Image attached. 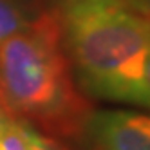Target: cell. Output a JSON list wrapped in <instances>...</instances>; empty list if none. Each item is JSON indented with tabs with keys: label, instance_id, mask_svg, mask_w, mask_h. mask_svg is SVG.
<instances>
[{
	"label": "cell",
	"instance_id": "1",
	"mask_svg": "<svg viewBox=\"0 0 150 150\" xmlns=\"http://www.w3.org/2000/svg\"><path fill=\"white\" fill-rule=\"evenodd\" d=\"M62 38L74 80L100 100L150 110V22L128 0H62Z\"/></svg>",
	"mask_w": 150,
	"mask_h": 150
},
{
	"label": "cell",
	"instance_id": "2",
	"mask_svg": "<svg viewBox=\"0 0 150 150\" xmlns=\"http://www.w3.org/2000/svg\"><path fill=\"white\" fill-rule=\"evenodd\" d=\"M0 105L56 137L83 132L92 112L74 83L58 11H45L0 42Z\"/></svg>",
	"mask_w": 150,
	"mask_h": 150
},
{
	"label": "cell",
	"instance_id": "3",
	"mask_svg": "<svg viewBox=\"0 0 150 150\" xmlns=\"http://www.w3.org/2000/svg\"><path fill=\"white\" fill-rule=\"evenodd\" d=\"M83 132L89 134L94 150H150V112H91Z\"/></svg>",
	"mask_w": 150,
	"mask_h": 150
},
{
	"label": "cell",
	"instance_id": "4",
	"mask_svg": "<svg viewBox=\"0 0 150 150\" xmlns=\"http://www.w3.org/2000/svg\"><path fill=\"white\" fill-rule=\"evenodd\" d=\"M27 22L13 0H0V42L22 31Z\"/></svg>",
	"mask_w": 150,
	"mask_h": 150
},
{
	"label": "cell",
	"instance_id": "5",
	"mask_svg": "<svg viewBox=\"0 0 150 150\" xmlns=\"http://www.w3.org/2000/svg\"><path fill=\"white\" fill-rule=\"evenodd\" d=\"M0 150H27L22 121L15 120V117L7 121L2 136H0Z\"/></svg>",
	"mask_w": 150,
	"mask_h": 150
},
{
	"label": "cell",
	"instance_id": "6",
	"mask_svg": "<svg viewBox=\"0 0 150 150\" xmlns=\"http://www.w3.org/2000/svg\"><path fill=\"white\" fill-rule=\"evenodd\" d=\"M22 125H24V136H25L27 150H65L54 137L42 134L35 127H31L24 121H22Z\"/></svg>",
	"mask_w": 150,
	"mask_h": 150
},
{
	"label": "cell",
	"instance_id": "7",
	"mask_svg": "<svg viewBox=\"0 0 150 150\" xmlns=\"http://www.w3.org/2000/svg\"><path fill=\"white\" fill-rule=\"evenodd\" d=\"M139 13H141L148 22H150V0H128Z\"/></svg>",
	"mask_w": 150,
	"mask_h": 150
},
{
	"label": "cell",
	"instance_id": "8",
	"mask_svg": "<svg viewBox=\"0 0 150 150\" xmlns=\"http://www.w3.org/2000/svg\"><path fill=\"white\" fill-rule=\"evenodd\" d=\"M9 120H11V116H9V114L2 109V105H0V136H2V132H4V128H6V125H7Z\"/></svg>",
	"mask_w": 150,
	"mask_h": 150
},
{
	"label": "cell",
	"instance_id": "9",
	"mask_svg": "<svg viewBox=\"0 0 150 150\" xmlns=\"http://www.w3.org/2000/svg\"><path fill=\"white\" fill-rule=\"evenodd\" d=\"M146 76H148V81H150V52H148V58H146Z\"/></svg>",
	"mask_w": 150,
	"mask_h": 150
}]
</instances>
